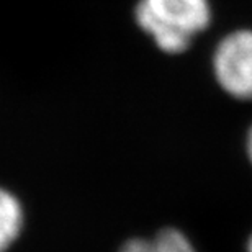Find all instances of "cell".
I'll return each mask as SVG.
<instances>
[{
    "instance_id": "1",
    "label": "cell",
    "mask_w": 252,
    "mask_h": 252,
    "mask_svg": "<svg viewBox=\"0 0 252 252\" xmlns=\"http://www.w3.org/2000/svg\"><path fill=\"white\" fill-rule=\"evenodd\" d=\"M213 18L210 0H138L134 22L165 54H182L208 30Z\"/></svg>"
},
{
    "instance_id": "2",
    "label": "cell",
    "mask_w": 252,
    "mask_h": 252,
    "mask_svg": "<svg viewBox=\"0 0 252 252\" xmlns=\"http://www.w3.org/2000/svg\"><path fill=\"white\" fill-rule=\"evenodd\" d=\"M211 70L226 95L252 100V28L233 30L220 39L211 56Z\"/></svg>"
},
{
    "instance_id": "3",
    "label": "cell",
    "mask_w": 252,
    "mask_h": 252,
    "mask_svg": "<svg viewBox=\"0 0 252 252\" xmlns=\"http://www.w3.org/2000/svg\"><path fill=\"white\" fill-rule=\"evenodd\" d=\"M23 211L10 191L0 189V252L7 251L22 231Z\"/></svg>"
},
{
    "instance_id": "4",
    "label": "cell",
    "mask_w": 252,
    "mask_h": 252,
    "mask_svg": "<svg viewBox=\"0 0 252 252\" xmlns=\"http://www.w3.org/2000/svg\"><path fill=\"white\" fill-rule=\"evenodd\" d=\"M120 252H195L182 233L175 229H164L154 239H131Z\"/></svg>"
},
{
    "instance_id": "5",
    "label": "cell",
    "mask_w": 252,
    "mask_h": 252,
    "mask_svg": "<svg viewBox=\"0 0 252 252\" xmlns=\"http://www.w3.org/2000/svg\"><path fill=\"white\" fill-rule=\"evenodd\" d=\"M246 149H248V156L252 162V126L249 128V133H248V143H246Z\"/></svg>"
},
{
    "instance_id": "6",
    "label": "cell",
    "mask_w": 252,
    "mask_h": 252,
    "mask_svg": "<svg viewBox=\"0 0 252 252\" xmlns=\"http://www.w3.org/2000/svg\"><path fill=\"white\" fill-rule=\"evenodd\" d=\"M249 252H252V236H251V241H249Z\"/></svg>"
}]
</instances>
